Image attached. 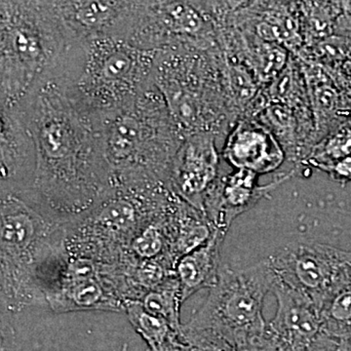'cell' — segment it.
Listing matches in <instances>:
<instances>
[{
	"instance_id": "obj_1",
	"label": "cell",
	"mask_w": 351,
	"mask_h": 351,
	"mask_svg": "<svg viewBox=\"0 0 351 351\" xmlns=\"http://www.w3.org/2000/svg\"><path fill=\"white\" fill-rule=\"evenodd\" d=\"M12 108L31 130L36 151L34 182L21 198L55 223H75L114 186L99 117L78 108L48 77Z\"/></svg>"
},
{
	"instance_id": "obj_2",
	"label": "cell",
	"mask_w": 351,
	"mask_h": 351,
	"mask_svg": "<svg viewBox=\"0 0 351 351\" xmlns=\"http://www.w3.org/2000/svg\"><path fill=\"white\" fill-rule=\"evenodd\" d=\"M156 53L112 34L73 41L44 77L90 114L126 107L154 84Z\"/></svg>"
},
{
	"instance_id": "obj_3",
	"label": "cell",
	"mask_w": 351,
	"mask_h": 351,
	"mask_svg": "<svg viewBox=\"0 0 351 351\" xmlns=\"http://www.w3.org/2000/svg\"><path fill=\"white\" fill-rule=\"evenodd\" d=\"M104 156L115 184H167L184 136L156 85L99 117Z\"/></svg>"
},
{
	"instance_id": "obj_4",
	"label": "cell",
	"mask_w": 351,
	"mask_h": 351,
	"mask_svg": "<svg viewBox=\"0 0 351 351\" xmlns=\"http://www.w3.org/2000/svg\"><path fill=\"white\" fill-rule=\"evenodd\" d=\"M1 307L18 313L46 304L43 276L66 253V228L19 196L1 193Z\"/></svg>"
},
{
	"instance_id": "obj_5",
	"label": "cell",
	"mask_w": 351,
	"mask_h": 351,
	"mask_svg": "<svg viewBox=\"0 0 351 351\" xmlns=\"http://www.w3.org/2000/svg\"><path fill=\"white\" fill-rule=\"evenodd\" d=\"M0 110L15 108L73 43L53 1L2 0Z\"/></svg>"
},
{
	"instance_id": "obj_6",
	"label": "cell",
	"mask_w": 351,
	"mask_h": 351,
	"mask_svg": "<svg viewBox=\"0 0 351 351\" xmlns=\"http://www.w3.org/2000/svg\"><path fill=\"white\" fill-rule=\"evenodd\" d=\"M154 83L184 138L223 133L230 101L218 47L179 43L158 51Z\"/></svg>"
},
{
	"instance_id": "obj_7",
	"label": "cell",
	"mask_w": 351,
	"mask_h": 351,
	"mask_svg": "<svg viewBox=\"0 0 351 351\" xmlns=\"http://www.w3.org/2000/svg\"><path fill=\"white\" fill-rule=\"evenodd\" d=\"M274 283L265 263L239 269L221 263L218 283L210 289L206 301L182 329L216 332L237 343L255 341L267 325L263 301Z\"/></svg>"
},
{
	"instance_id": "obj_8",
	"label": "cell",
	"mask_w": 351,
	"mask_h": 351,
	"mask_svg": "<svg viewBox=\"0 0 351 351\" xmlns=\"http://www.w3.org/2000/svg\"><path fill=\"white\" fill-rule=\"evenodd\" d=\"M124 300L90 258L75 257L64 263L56 282L46 293V304L57 313L71 311H124Z\"/></svg>"
},
{
	"instance_id": "obj_9",
	"label": "cell",
	"mask_w": 351,
	"mask_h": 351,
	"mask_svg": "<svg viewBox=\"0 0 351 351\" xmlns=\"http://www.w3.org/2000/svg\"><path fill=\"white\" fill-rule=\"evenodd\" d=\"M295 171L282 173L267 184H258L260 175L245 169H235L219 176L208 191L203 204V215L213 230L228 235L233 221L250 211L263 198L269 197L284 182L294 177Z\"/></svg>"
},
{
	"instance_id": "obj_10",
	"label": "cell",
	"mask_w": 351,
	"mask_h": 351,
	"mask_svg": "<svg viewBox=\"0 0 351 351\" xmlns=\"http://www.w3.org/2000/svg\"><path fill=\"white\" fill-rule=\"evenodd\" d=\"M217 138L213 133L184 138L171 167L169 186L173 193L202 214L208 191L219 176Z\"/></svg>"
},
{
	"instance_id": "obj_11",
	"label": "cell",
	"mask_w": 351,
	"mask_h": 351,
	"mask_svg": "<svg viewBox=\"0 0 351 351\" xmlns=\"http://www.w3.org/2000/svg\"><path fill=\"white\" fill-rule=\"evenodd\" d=\"M271 292L277 300V311L274 319L267 323L265 332L272 341L287 345L292 351H306L332 341L323 330L315 302L282 284L274 283Z\"/></svg>"
},
{
	"instance_id": "obj_12",
	"label": "cell",
	"mask_w": 351,
	"mask_h": 351,
	"mask_svg": "<svg viewBox=\"0 0 351 351\" xmlns=\"http://www.w3.org/2000/svg\"><path fill=\"white\" fill-rule=\"evenodd\" d=\"M1 193L24 197L31 191L36 169V144L32 132L15 108L0 110Z\"/></svg>"
},
{
	"instance_id": "obj_13",
	"label": "cell",
	"mask_w": 351,
	"mask_h": 351,
	"mask_svg": "<svg viewBox=\"0 0 351 351\" xmlns=\"http://www.w3.org/2000/svg\"><path fill=\"white\" fill-rule=\"evenodd\" d=\"M221 156L235 169L258 175L274 172L286 159L276 136L267 126L252 119L235 124L226 138Z\"/></svg>"
},
{
	"instance_id": "obj_14",
	"label": "cell",
	"mask_w": 351,
	"mask_h": 351,
	"mask_svg": "<svg viewBox=\"0 0 351 351\" xmlns=\"http://www.w3.org/2000/svg\"><path fill=\"white\" fill-rule=\"evenodd\" d=\"M60 19L73 41L112 34L117 29L128 1H53Z\"/></svg>"
},
{
	"instance_id": "obj_15",
	"label": "cell",
	"mask_w": 351,
	"mask_h": 351,
	"mask_svg": "<svg viewBox=\"0 0 351 351\" xmlns=\"http://www.w3.org/2000/svg\"><path fill=\"white\" fill-rule=\"evenodd\" d=\"M226 235L213 230L202 246L179 258L175 274L181 288L182 304L202 289H212L218 283L221 252Z\"/></svg>"
},
{
	"instance_id": "obj_16",
	"label": "cell",
	"mask_w": 351,
	"mask_h": 351,
	"mask_svg": "<svg viewBox=\"0 0 351 351\" xmlns=\"http://www.w3.org/2000/svg\"><path fill=\"white\" fill-rule=\"evenodd\" d=\"M318 308L328 336L339 341L351 335V267Z\"/></svg>"
},
{
	"instance_id": "obj_17",
	"label": "cell",
	"mask_w": 351,
	"mask_h": 351,
	"mask_svg": "<svg viewBox=\"0 0 351 351\" xmlns=\"http://www.w3.org/2000/svg\"><path fill=\"white\" fill-rule=\"evenodd\" d=\"M124 313L151 351H164L178 343L179 337H184L178 334L162 317L149 313L138 300H126Z\"/></svg>"
},
{
	"instance_id": "obj_18",
	"label": "cell",
	"mask_w": 351,
	"mask_h": 351,
	"mask_svg": "<svg viewBox=\"0 0 351 351\" xmlns=\"http://www.w3.org/2000/svg\"><path fill=\"white\" fill-rule=\"evenodd\" d=\"M143 306L149 313L162 317L178 334L182 335L181 307L182 306L181 288L176 274H173L156 288L145 293L140 300Z\"/></svg>"
},
{
	"instance_id": "obj_19",
	"label": "cell",
	"mask_w": 351,
	"mask_h": 351,
	"mask_svg": "<svg viewBox=\"0 0 351 351\" xmlns=\"http://www.w3.org/2000/svg\"><path fill=\"white\" fill-rule=\"evenodd\" d=\"M348 156H351V124L339 127L320 145H316L307 162L318 169Z\"/></svg>"
},
{
	"instance_id": "obj_20",
	"label": "cell",
	"mask_w": 351,
	"mask_h": 351,
	"mask_svg": "<svg viewBox=\"0 0 351 351\" xmlns=\"http://www.w3.org/2000/svg\"><path fill=\"white\" fill-rule=\"evenodd\" d=\"M254 53V64L258 76L269 80L282 71L286 64V53L281 48L270 44L258 46Z\"/></svg>"
},
{
	"instance_id": "obj_21",
	"label": "cell",
	"mask_w": 351,
	"mask_h": 351,
	"mask_svg": "<svg viewBox=\"0 0 351 351\" xmlns=\"http://www.w3.org/2000/svg\"><path fill=\"white\" fill-rule=\"evenodd\" d=\"M326 172L335 182L346 184L351 182V156L318 168Z\"/></svg>"
},
{
	"instance_id": "obj_22",
	"label": "cell",
	"mask_w": 351,
	"mask_h": 351,
	"mask_svg": "<svg viewBox=\"0 0 351 351\" xmlns=\"http://www.w3.org/2000/svg\"><path fill=\"white\" fill-rule=\"evenodd\" d=\"M338 351H351V335L339 339Z\"/></svg>"
},
{
	"instance_id": "obj_23",
	"label": "cell",
	"mask_w": 351,
	"mask_h": 351,
	"mask_svg": "<svg viewBox=\"0 0 351 351\" xmlns=\"http://www.w3.org/2000/svg\"><path fill=\"white\" fill-rule=\"evenodd\" d=\"M237 351H263L260 350V348H257V346H245L243 348H240L239 350Z\"/></svg>"
},
{
	"instance_id": "obj_24",
	"label": "cell",
	"mask_w": 351,
	"mask_h": 351,
	"mask_svg": "<svg viewBox=\"0 0 351 351\" xmlns=\"http://www.w3.org/2000/svg\"><path fill=\"white\" fill-rule=\"evenodd\" d=\"M329 351H338V348H337V350H329Z\"/></svg>"
}]
</instances>
